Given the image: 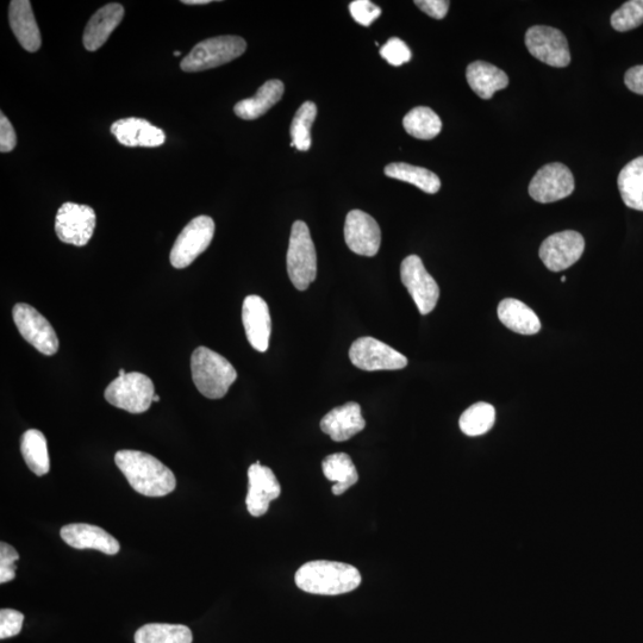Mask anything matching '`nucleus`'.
<instances>
[{
  "mask_svg": "<svg viewBox=\"0 0 643 643\" xmlns=\"http://www.w3.org/2000/svg\"><path fill=\"white\" fill-rule=\"evenodd\" d=\"M115 463L127 478L131 488L147 497H164L176 489L173 472L151 454L139 451H120Z\"/></svg>",
  "mask_w": 643,
  "mask_h": 643,
  "instance_id": "f257e3e1",
  "label": "nucleus"
},
{
  "mask_svg": "<svg viewBox=\"0 0 643 643\" xmlns=\"http://www.w3.org/2000/svg\"><path fill=\"white\" fill-rule=\"evenodd\" d=\"M295 582L299 589L312 595L339 596L358 589L361 574L352 565L316 560L299 568Z\"/></svg>",
  "mask_w": 643,
  "mask_h": 643,
  "instance_id": "f03ea898",
  "label": "nucleus"
},
{
  "mask_svg": "<svg viewBox=\"0 0 643 643\" xmlns=\"http://www.w3.org/2000/svg\"><path fill=\"white\" fill-rule=\"evenodd\" d=\"M193 383L209 399H221L237 379V372L222 355L206 347H198L192 354Z\"/></svg>",
  "mask_w": 643,
  "mask_h": 643,
  "instance_id": "7ed1b4c3",
  "label": "nucleus"
},
{
  "mask_svg": "<svg viewBox=\"0 0 643 643\" xmlns=\"http://www.w3.org/2000/svg\"><path fill=\"white\" fill-rule=\"evenodd\" d=\"M287 273L296 289L305 291L317 276V254L310 230L302 221L292 226L289 251L286 257Z\"/></svg>",
  "mask_w": 643,
  "mask_h": 643,
  "instance_id": "20e7f679",
  "label": "nucleus"
},
{
  "mask_svg": "<svg viewBox=\"0 0 643 643\" xmlns=\"http://www.w3.org/2000/svg\"><path fill=\"white\" fill-rule=\"evenodd\" d=\"M247 42L240 36H217L202 42L181 61V70L187 73L202 72L220 67L240 58L246 52Z\"/></svg>",
  "mask_w": 643,
  "mask_h": 643,
  "instance_id": "39448f33",
  "label": "nucleus"
},
{
  "mask_svg": "<svg viewBox=\"0 0 643 643\" xmlns=\"http://www.w3.org/2000/svg\"><path fill=\"white\" fill-rule=\"evenodd\" d=\"M155 396L152 379L139 372L118 376L104 392V397L114 407L143 414L151 408Z\"/></svg>",
  "mask_w": 643,
  "mask_h": 643,
  "instance_id": "423d86ee",
  "label": "nucleus"
},
{
  "mask_svg": "<svg viewBox=\"0 0 643 643\" xmlns=\"http://www.w3.org/2000/svg\"><path fill=\"white\" fill-rule=\"evenodd\" d=\"M215 222L209 216H198L180 233L171 251L170 261L174 268L189 267L199 255L209 248L215 235Z\"/></svg>",
  "mask_w": 643,
  "mask_h": 643,
  "instance_id": "0eeeda50",
  "label": "nucleus"
},
{
  "mask_svg": "<svg viewBox=\"0 0 643 643\" xmlns=\"http://www.w3.org/2000/svg\"><path fill=\"white\" fill-rule=\"evenodd\" d=\"M96 221V212L91 206L65 203L56 214L55 233L67 245L84 247L95 233Z\"/></svg>",
  "mask_w": 643,
  "mask_h": 643,
  "instance_id": "6e6552de",
  "label": "nucleus"
},
{
  "mask_svg": "<svg viewBox=\"0 0 643 643\" xmlns=\"http://www.w3.org/2000/svg\"><path fill=\"white\" fill-rule=\"evenodd\" d=\"M349 359L362 371H397L408 366V359L373 337H360L349 349Z\"/></svg>",
  "mask_w": 643,
  "mask_h": 643,
  "instance_id": "1a4fd4ad",
  "label": "nucleus"
},
{
  "mask_svg": "<svg viewBox=\"0 0 643 643\" xmlns=\"http://www.w3.org/2000/svg\"><path fill=\"white\" fill-rule=\"evenodd\" d=\"M18 332L24 340L42 354L52 357L59 351V337L52 324L39 311L26 303H18L12 310Z\"/></svg>",
  "mask_w": 643,
  "mask_h": 643,
  "instance_id": "9d476101",
  "label": "nucleus"
},
{
  "mask_svg": "<svg viewBox=\"0 0 643 643\" xmlns=\"http://www.w3.org/2000/svg\"><path fill=\"white\" fill-rule=\"evenodd\" d=\"M402 283L410 293L421 315L432 312L440 297V289L417 255L405 258L401 265Z\"/></svg>",
  "mask_w": 643,
  "mask_h": 643,
  "instance_id": "9b49d317",
  "label": "nucleus"
},
{
  "mask_svg": "<svg viewBox=\"0 0 643 643\" xmlns=\"http://www.w3.org/2000/svg\"><path fill=\"white\" fill-rule=\"evenodd\" d=\"M524 41L529 53L543 64L557 68L571 64L566 36L558 29L546 26L532 27L528 29Z\"/></svg>",
  "mask_w": 643,
  "mask_h": 643,
  "instance_id": "f8f14e48",
  "label": "nucleus"
},
{
  "mask_svg": "<svg viewBox=\"0 0 643 643\" xmlns=\"http://www.w3.org/2000/svg\"><path fill=\"white\" fill-rule=\"evenodd\" d=\"M574 178L570 168L553 162L540 168L529 185V195L535 202L548 204L571 196Z\"/></svg>",
  "mask_w": 643,
  "mask_h": 643,
  "instance_id": "ddd939ff",
  "label": "nucleus"
},
{
  "mask_svg": "<svg viewBox=\"0 0 643 643\" xmlns=\"http://www.w3.org/2000/svg\"><path fill=\"white\" fill-rule=\"evenodd\" d=\"M584 249V237L573 230H566L542 242L540 259L549 271L561 272L576 264L582 258Z\"/></svg>",
  "mask_w": 643,
  "mask_h": 643,
  "instance_id": "4468645a",
  "label": "nucleus"
},
{
  "mask_svg": "<svg viewBox=\"0 0 643 643\" xmlns=\"http://www.w3.org/2000/svg\"><path fill=\"white\" fill-rule=\"evenodd\" d=\"M345 240L353 253L374 257L382 243V232L372 216L361 210H353L346 217Z\"/></svg>",
  "mask_w": 643,
  "mask_h": 643,
  "instance_id": "2eb2a0df",
  "label": "nucleus"
},
{
  "mask_svg": "<svg viewBox=\"0 0 643 643\" xmlns=\"http://www.w3.org/2000/svg\"><path fill=\"white\" fill-rule=\"evenodd\" d=\"M280 493H282V486L271 468L262 466L260 461L249 467L246 498L249 514L253 517L264 516L270 509L271 502L277 499Z\"/></svg>",
  "mask_w": 643,
  "mask_h": 643,
  "instance_id": "dca6fc26",
  "label": "nucleus"
},
{
  "mask_svg": "<svg viewBox=\"0 0 643 643\" xmlns=\"http://www.w3.org/2000/svg\"><path fill=\"white\" fill-rule=\"evenodd\" d=\"M242 322L249 343L255 351L265 353L270 346L272 320L270 309L259 296H248L243 302Z\"/></svg>",
  "mask_w": 643,
  "mask_h": 643,
  "instance_id": "f3484780",
  "label": "nucleus"
},
{
  "mask_svg": "<svg viewBox=\"0 0 643 643\" xmlns=\"http://www.w3.org/2000/svg\"><path fill=\"white\" fill-rule=\"evenodd\" d=\"M60 535L68 546L76 549H96L106 555H115L121 549L120 542L114 536L92 524H67L61 529Z\"/></svg>",
  "mask_w": 643,
  "mask_h": 643,
  "instance_id": "a211bd4d",
  "label": "nucleus"
},
{
  "mask_svg": "<svg viewBox=\"0 0 643 643\" xmlns=\"http://www.w3.org/2000/svg\"><path fill=\"white\" fill-rule=\"evenodd\" d=\"M111 133L121 145L127 147H160L166 141L164 131L143 118L130 117L118 120L112 124Z\"/></svg>",
  "mask_w": 643,
  "mask_h": 643,
  "instance_id": "6ab92c4d",
  "label": "nucleus"
},
{
  "mask_svg": "<svg viewBox=\"0 0 643 643\" xmlns=\"http://www.w3.org/2000/svg\"><path fill=\"white\" fill-rule=\"evenodd\" d=\"M366 427V421L361 415L358 403L349 402L328 412L322 418L321 429L336 442L352 439Z\"/></svg>",
  "mask_w": 643,
  "mask_h": 643,
  "instance_id": "aec40b11",
  "label": "nucleus"
},
{
  "mask_svg": "<svg viewBox=\"0 0 643 643\" xmlns=\"http://www.w3.org/2000/svg\"><path fill=\"white\" fill-rule=\"evenodd\" d=\"M124 17L121 4L110 3L91 17L84 31V46L87 51L96 52L108 41L112 31L120 26Z\"/></svg>",
  "mask_w": 643,
  "mask_h": 643,
  "instance_id": "412c9836",
  "label": "nucleus"
},
{
  "mask_svg": "<svg viewBox=\"0 0 643 643\" xmlns=\"http://www.w3.org/2000/svg\"><path fill=\"white\" fill-rule=\"evenodd\" d=\"M9 22L21 46L29 53L39 51L41 33L37 26L29 0H12L9 8Z\"/></svg>",
  "mask_w": 643,
  "mask_h": 643,
  "instance_id": "4be33fe9",
  "label": "nucleus"
},
{
  "mask_svg": "<svg viewBox=\"0 0 643 643\" xmlns=\"http://www.w3.org/2000/svg\"><path fill=\"white\" fill-rule=\"evenodd\" d=\"M466 79L472 91L485 101L509 85L507 73L485 61H474L468 65Z\"/></svg>",
  "mask_w": 643,
  "mask_h": 643,
  "instance_id": "5701e85b",
  "label": "nucleus"
},
{
  "mask_svg": "<svg viewBox=\"0 0 643 643\" xmlns=\"http://www.w3.org/2000/svg\"><path fill=\"white\" fill-rule=\"evenodd\" d=\"M284 90L283 81L277 79L266 81L258 90L257 95L243 99L235 105V115L246 121L258 120L282 99Z\"/></svg>",
  "mask_w": 643,
  "mask_h": 643,
  "instance_id": "b1692460",
  "label": "nucleus"
},
{
  "mask_svg": "<svg viewBox=\"0 0 643 643\" xmlns=\"http://www.w3.org/2000/svg\"><path fill=\"white\" fill-rule=\"evenodd\" d=\"M498 318L505 327L517 334L534 335L541 330L538 315L517 299H504L498 305Z\"/></svg>",
  "mask_w": 643,
  "mask_h": 643,
  "instance_id": "393cba45",
  "label": "nucleus"
},
{
  "mask_svg": "<svg viewBox=\"0 0 643 643\" xmlns=\"http://www.w3.org/2000/svg\"><path fill=\"white\" fill-rule=\"evenodd\" d=\"M322 470L330 482L335 483L333 493L341 496L359 482V473L351 457L346 453L328 455L323 460Z\"/></svg>",
  "mask_w": 643,
  "mask_h": 643,
  "instance_id": "a878e982",
  "label": "nucleus"
},
{
  "mask_svg": "<svg viewBox=\"0 0 643 643\" xmlns=\"http://www.w3.org/2000/svg\"><path fill=\"white\" fill-rule=\"evenodd\" d=\"M617 185L624 204L630 209L643 211V156L623 167L618 174Z\"/></svg>",
  "mask_w": 643,
  "mask_h": 643,
  "instance_id": "bb28decb",
  "label": "nucleus"
},
{
  "mask_svg": "<svg viewBox=\"0 0 643 643\" xmlns=\"http://www.w3.org/2000/svg\"><path fill=\"white\" fill-rule=\"evenodd\" d=\"M387 177L405 181L418 187L429 195H435L441 189V180L435 173L427 168L412 166L405 162H395L385 167Z\"/></svg>",
  "mask_w": 643,
  "mask_h": 643,
  "instance_id": "cd10ccee",
  "label": "nucleus"
},
{
  "mask_svg": "<svg viewBox=\"0 0 643 643\" xmlns=\"http://www.w3.org/2000/svg\"><path fill=\"white\" fill-rule=\"evenodd\" d=\"M21 452L30 471L36 476H45L51 470L47 440L40 430L30 429L23 434Z\"/></svg>",
  "mask_w": 643,
  "mask_h": 643,
  "instance_id": "c85d7f7f",
  "label": "nucleus"
},
{
  "mask_svg": "<svg viewBox=\"0 0 643 643\" xmlns=\"http://www.w3.org/2000/svg\"><path fill=\"white\" fill-rule=\"evenodd\" d=\"M193 635L183 624L151 623L135 633V643H192Z\"/></svg>",
  "mask_w": 643,
  "mask_h": 643,
  "instance_id": "c756f323",
  "label": "nucleus"
},
{
  "mask_svg": "<svg viewBox=\"0 0 643 643\" xmlns=\"http://www.w3.org/2000/svg\"><path fill=\"white\" fill-rule=\"evenodd\" d=\"M403 126L405 131L415 139L433 140L441 133L442 122L432 109L418 106L404 117Z\"/></svg>",
  "mask_w": 643,
  "mask_h": 643,
  "instance_id": "7c9ffc66",
  "label": "nucleus"
},
{
  "mask_svg": "<svg viewBox=\"0 0 643 643\" xmlns=\"http://www.w3.org/2000/svg\"><path fill=\"white\" fill-rule=\"evenodd\" d=\"M496 422V410L489 403H476L460 417L461 432L467 436H480L489 433Z\"/></svg>",
  "mask_w": 643,
  "mask_h": 643,
  "instance_id": "2f4dec72",
  "label": "nucleus"
},
{
  "mask_svg": "<svg viewBox=\"0 0 643 643\" xmlns=\"http://www.w3.org/2000/svg\"><path fill=\"white\" fill-rule=\"evenodd\" d=\"M317 116V106L312 102H305L298 109L291 124V147L298 151L307 152L311 148V128Z\"/></svg>",
  "mask_w": 643,
  "mask_h": 643,
  "instance_id": "473e14b6",
  "label": "nucleus"
},
{
  "mask_svg": "<svg viewBox=\"0 0 643 643\" xmlns=\"http://www.w3.org/2000/svg\"><path fill=\"white\" fill-rule=\"evenodd\" d=\"M643 24V0H630L611 16V27L620 33L633 30Z\"/></svg>",
  "mask_w": 643,
  "mask_h": 643,
  "instance_id": "72a5a7b5",
  "label": "nucleus"
},
{
  "mask_svg": "<svg viewBox=\"0 0 643 643\" xmlns=\"http://www.w3.org/2000/svg\"><path fill=\"white\" fill-rule=\"evenodd\" d=\"M380 55L382 58L389 62L392 66H402L407 64L411 60V51L407 46V43L398 39V37H392L385 45L380 49Z\"/></svg>",
  "mask_w": 643,
  "mask_h": 643,
  "instance_id": "f704fd0d",
  "label": "nucleus"
},
{
  "mask_svg": "<svg viewBox=\"0 0 643 643\" xmlns=\"http://www.w3.org/2000/svg\"><path fill=\"white\" fill-rule=\"evenodd\" d=\"M349 11L354 21L364 27H370L382 15V9L370 0H355L349 4Z\"/></svg>",
  "mask_w": 643,
  "mask_h": 643,
  "instance_id": "c9c22d12",
  "label": "nucleus"
},
{
  "mask_svg": "<svg viewBox=\"0 0 643 643\" xmlns=\"http://www.w3.org/2000/svg\"><path fill=\"white\" fill-rule=\"evenodd\" d=\"M20 559L16 549L6 542L0 543V584L16 578V561Z\"/></svg>",
  "mask_w": 643,
  "mask_h": 643,
  "instance_id": "e433bc0d",
  "label": "nucleus"
},
{
  "mask_svg": "<svg viewBox=\"0 0 643 643\" xmlns=\"http://www.w3.org/2000/svg\"><path fill=\"white\" fill-rule=\"evenodd\" d=\"M24 615L12 609L0 610V639L14 638L21 633Z\"/></svg>",
  "mask_w": 643,
  "mask_h": 643,
  "instance_id": "4c0bfd02",
  "label": "nucleus"
},
{
  "mask_svg": "<svg viewBox=\"0 0 643 643\" xmlns=\"http://www.w3.org/2000/svg\"><path fill=\"white\" fill-rule=\"evenodd\" d=\"M17 145V136L14 127L3 112L0 115V152L14 151Z\"/></svg>",
  "mask_w": 643,
  "mask_h": 643,
  "instance_id": "58836bf2",
  "label": "nucleus"
},
{
  "mask_svg": "<svg viewBox=\"0 0 643 643\" xmlns=\"http://www.w3.org/2000/svg\"><path fill=\"white\" fill-rule=\"evenodd\" d=\"M415 5L424 14L435 18V20H442V18L446 17L451 3L447 2V0H417Z\"/></svg>",
  "mask_w": 643,
  "mask_h": 643,
  "instance_id": "ea45409f",
  "label": "nucleus"
},
{
  "mask_svg": "<svg viewBox=\"0 0 643 643\" xmlns=\"http://www.w3.org/2000/svg\"><path fill=\"white\" fill-rule=\"evenodd\" d=\"M624 83L630 91L643 96V65L629 68L624 76Z\"/></svg>",
  "mask_w": 643,
  "mask_h": 643,
  "instance_id": "a19ab883",
  "label": "nucleus"
},
{
  "mask_svg": "<svg viewBox=\"0 0 643 643\" xmlns=\"http://www.w3.org/2000/svg\"><path fill=\"white\" fill-rule=\"evenodd\" d=\"M210 3V0H184L183 2L186 5H206Z\"/></svg>",
  "mask_w": 643,
  "mask_h": 643,
  "instance_id": "79ce46f5",
  "label": "nucleus"
},
{
  "mask_svg": "<svg viewBox=\"0 0 643 643\" xmlns=\"http://www.w3.org/2000/svg\"><path fill=\"white\" fill-rule=\"evenodd\" d=\"M126 374H127V372H126V370H123V368H121L120 372H118V376H120V377L126 376Z\"/></svg>",
  "mask_w": 643,
  "mask_h": 643,
  "instance_id": "37998d69",
  "label": "nucleus"
},
{
  "mask_svg": "<svg viewBox=\"0 0 643 643\" xmlns=\"http://www.w3.org/2000/svg\"><path fill=\"white\" fill-rule=\"evenodd\" d=\"M153 402H160V396H154Z\"/></svg>",
  "mask_w": 643,
  "mask_h": 643,
  "instance_id": "c03bdc74",
  "label": "nucleus"
},
{
  "mask_svg": "<svg viewBox=\"0 0 643 643\" xmlns=\"http://www.w3.org/2000/svg\"><path fill=\"white\" fill-rule=\"evenodd\" d=\"M180 55H181L180 52H174V56H180Z\"/></svg>",
  "mask_w": 643,
  "mask_h": 643,
  "instance_id": "a18cd8bd",
  "label": "nucleus"
},
{
  "mask_svg": "<svg viewBox=\"0 0 643 643\" xmlns=\"http://www.w3.org/2000/svg\"><path fill=\"white\" fill-rule=\"evenodd\" d=\"M561 282L565 283L566 282V277L561 278Z\"/></svg>",
  "mask_w": 643,
  "mask_h": 643,
  "instance_id": "49530a36",
  "label": "nucleus"
}]
</instances>
